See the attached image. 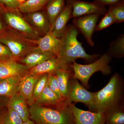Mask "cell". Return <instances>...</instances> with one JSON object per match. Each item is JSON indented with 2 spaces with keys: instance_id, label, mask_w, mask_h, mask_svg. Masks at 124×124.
Listing matches in <instances>:
<instances>
[{
  "instance_id": "obj_1",
  "label": "cell",
  "mask_w": 124,
  "mask_h": 124,
  "mask_svg": "<svg viewBox=\"0 0 124 124\" xmlns=\"http://www.w3.org/2000/svg\"><path fill=\"white\" fill-rule=\"evenodd\" d=\"M80 32L73 24L67 26L66 31L60 38L62 42V52L59 59L64 65L71 66L77 59L90 62L99 57L98 54H88L77 39Z\"/></svg>"
},
{
  "instance_id": "obj_2",
  "label": "cell",
  "mask_w": 124,
  "mask_h": 124,
  "mask_svg": "<svg viewBox=\"0 0 124 124\" xmlns=\"http://www.w3.org/2000/svg\"><path fill=\"white\" fill-rule=\"evenodd\" d=\"M121 83L118 74H114L104 88L94 93L93 112H101L106 115L117 108L122 95Z\"/></svg>"
},
{
  "instance_id": "obj_3",
  "label": "cell",
  "mask_w": 124,
  "mask_h": 124,
  "mask_svg": "<svg viewBox=\"0 0 124 124\" xmlns=\"http://www.w3.org/2000/svg\"><path fill=\"white\" fill-rule=\"evenodd\" d=\"M70 104L67 102L55 109L33 103L29 108L30 117L37 124H75Z\"/></svg>"
},
{
  "instance_id": "obj_4",
  "label": "cell",
  "mask_w": 124,
  "mask_h": 124,
  "mask_svg": "<svg viewBox=\"0 0 124 124\" xmlns=\"http://www.w3.org/2000/svg\"><path fill=\"white\" fill-rule=\"evenodd\" d=\"M37 40L24 37L6 28L0 32V43L6 46L19 61L37 46Z\"/></svg>"
},
{
  "instance_id": "obj_5",
  "label": "cell",
  "mask_w": 124,
  "mask_h": 124,
  "mask_svg": "<svg viewBox=\"0 0 124 124\" xmlns=\"http://www.w3.org/2000/svg\"><path fill=\"white\" fill-rule=\"evenodd\" d=\"M111 59L112 56L107 53L89 64L83 65L74 62L71 66L74 72L72 78L79 80L86 87L89 79L95 72L100 71L106 75L111 73V68L109 64Z\"/></svg>"
},
{
  "instance_id": "obj_6",
  "label": "cell",
  "mask_w": 124,
  "mask_h": 124,
  "mask_svg": "<svg viewBox=\"0 0 124 124\" xmlns=\"http://www.w3.org/2000/svg\"><path fill=\"white\" fill-rule=\"evenodd\" d=\"M1 11L8 29L32 40H37L42 37L27 22L18 9L5 8L2 9Z\"/></svg>"
},
{
  "instance_id": "obj_7",
  "label": "cell",
  "mask_w": 124,
  "mask_h": 124,
  "mask_svg": "<svg viewBox=\"0 0 124 124\" xmlns=\"http://www.w3.org/2000/svg\"><path fill=\"white\" fill-rule=\"evenodd\" d=\"M70 81V86L66 101L69 103L71 102H81L86 104L90 110L93 111L94 100V93L86 90L80 84L76 79Z\"/></svg>"
},
{
  "instance_id": "obj_8",
  "label": "cell",
  "mask_w": 124,
  "mask_h": 124,
  "mask_svg": "<svg viewBox=\"0 0 124 124\" xmlns=\"http://www.w3.org/2000/svg\"><path fill=\"white\" fill-rule=\"evenodd\" d=\"M100 15L97 14L87 15L74 18L73 25L84 37L90 46H94L93 40V34Z\"/></svg>"
},
{
  "instance_id": "obj_9",
  "label": "cell",
  "mask_w": 124,
  "mask_h": 124,
  "mask_svg": "<svg viewBox=\"0 0 124 124\" xmlns=\"http://www.w3.org/2000/svg\"><path fill=\"white\" fill-rule=\"evenodd\" d=\"M66 3L70 5L72 8L71 19L91 14L104 15L107 11L105 7L100 6L94 2L80 0H67Z\"/></svg>"
},
{
  "instance_id": "obj_10",
  "label": "cell",
  "mask_w": 124,
  "mask_h": 124,
  "mask_svg": "<svg viewBox=\"0 0 124 124\" xmlns=\"http://www.w3.org/2000/svg\"><path fill=\"white\" fill-rule=\"evenodd\" d=\"M69 107L75 124H104L106 121L104 113L84 110L71 103L69 104Z\"/></svg>"
},
{
  "instance_id": "obj_11",
  "label": "cell",
  "mask_w": 124,
  "mask_h": 124,
  "mask_svg": "<svg viewBox=\"0 0 124 124\" xmlns=\"http://www.w3.org/2000/svg\"><path fill=\"white\" fill-rule=\"evenodd\" d=\"M29 70L16 59L0 61V80L14 77H23Z\"/></svg>"
},
{
  "instance_id": "obj_12",
  "label": "cell",
  "mask_w": 124,
  "mask_h": 124,
  "mask_svg": "<svg viewBox=\"0 0 124 124\" xmlns=\"http://www.w3.org/2000/svg\"><path fill=\"white\" fill-rule=\"evenodd\" d=\"M36 41V48L38 49L51 54L57 57H60L62 49V40L54 35L50 30Z\"/></svg>"
},
{
  "instance_id": "obj_13",
  "label": "cell",
  "mask_w": 124,
  "mask_h": 124,
  "mask_svg": "<svg viewBox=\"0 0 124 124\" xmlns=\"http://www.w3.org/2000/svg\"><path fill=\"white\" fill-rule=\"evenodd\" d=\"M24 14L23 16L27 22L41 37L50 31L51 25L45 10Z\"/></svg>"
},
{
  "instance_id": "obj_14",
  "label": "cell",
  "mask_w": 124,
  "mask_h": 124,
  "mask_svg": "<svg viewBox=\"0 0 124 124\" xmlns=\"http://www.w3.org/2000/svg\"><path fill=\"white\" fill-rule=\"evenodd\" d=\"M71 66L64 65L60 59L54 57L46 60L32 68L29 69L28 73L35 76L44 74L54 75L59 69Z\"/></svg>"
},
{
  "instance_id": "obj_15",
  "label": "cell",
  "mask_w": 124,
  "mask_h": 124,
  "mask_svg": "<svg viewBox=\"0 0 124 124\" xmlns=\"http://www.w3.org/2000/svg\"><path fill=\"white\" fill-rule=\"evenodd\" d=\"M72 8L70 5L66 4L64 9L55 19L50 31L57 38L62 37L66 31L67 23L71 19Z\"/></svg>"
},
{
  "instance_id": "obj_16",
  "label": "cell",
  "mask_w": 124,
  "mask_h": 124,
  "mask_svg": "<svg viewBox=\"0 0 124 124\" xmlns=\"http://www.w3.org/2000/svg\"><path fill=\"white\" fill-rule=\"evenodd\" d=\"M40 75L35 76L28 72L20 80L18 93L22 95L29 104H33V93L34 86Z\"/></svg>"
},
{
  "instance_id": "obj_17",
  "label": "cell",
  "mask_w": 124,
  "mask_h": 124,
  "mask_svg": "<svg viewBox=\"0 0 124 124\" xmlns=\"http://www.w3.org/2000/svg\"><path fill=\"white\" fill-rule=\"evenodd\" d=\"M54 57H57L51 54L40 51L36 46L19 61L30 69L46 60Z\"/></svg>"
},
{
  "instance_id": "obj_18",
  "label": "cell",
  "mask_w": 124,
  "mask_h": 124,
  "mask_svg": "<svg viewBox=\"0 0 124 124\" xmlns=\"http://www.w3.org/2000/svg\"><path fill=\"white\" fill-rule=\"evenodd\" d=\"M25 99L18 92L16 93L11 97L8 103V106L13 108L21 117L23 122L29 119V109Z\"/></svg>"
},
{
  "instance_id": "obj_19",
  "label": "cell",
  "mask_w": 124,
  "mask_h": 124,
  "mask_svg": "<svg viewBox=\"0 0 124 124\" xmlns=\"http://www.w3.org/2000/svg\"><path fill=\"white\" fill-rule=\"evenodd\" d=\"M22 78L14 77L0 80V95L10 98L18 92L19 85Z\"/></svg>"
},
{
  "instance_id": "obj_20",
  "label": "cell",
  "mask_w": 124,
  "mask_h": 124,
  "mask_svg": "<svg viewBox=\"0 0 124 124\" xmlns=\"http://www.w3.org/2000/svg\"><path fill=\"white\" fill-rule=\"evenodd\" d=\"M72 67L59 69L54 74L57 78L60 92L63 98L66 100L70 88V81Z\"/></svg>"
},
{
  "instance_id": "obj_21",
  "label": "cell",
  "mask_w": 124,
  "mask_h": 124,
  "mask_svg": "<svg viewBox=\"0 0 124 124\" xmlns=\"http://www.w3.org/2000/svg\"><path fill=\"white\" fill-rule=\"evenodd\" d=\"M66 0H50L46 5L45 10L51 27L57 16L66 6Z\"/></svg>"
},
{
  "instance_id": "obj_22",
  "label": "cell",
  "mask_w": 124,
  "mask_h": 124,
  "mask_svg": "<svg viewBox=\"0 0 124 124\" xmlns=\"http://www.w3.org/2000/svg\"><path fill=\"white\" fill-rule=\"evenodd\" d=\"M50 0H27L19 6L18 10L22 13L26 14L44 10Z\"/></svg>"
},
{
  "instance_id": "obj_23",
  "label": "cell",
  "mask_w": 124,
  "mask_h": 124,
  "mask_svg": "<svg viewBox=\"0 0 124 124\" xmlns=\"http://www.w3.org/2000/svg\"><path fill=\"white\" fill-rule=\"evenodd\" d=\"M62 101V100H60L55 93L50 88L47 82L42 92L35 100V103L38 105L42 104L54 105Z\"/></svg>"
},
{
  "instance_id": "obj_24",
  "label": "cell",
  "mask_w": 124,
  "mask_h": 124,
  "mask_svg": "<svg viewBox=\"0 0 124 124\" xmlns=\"http://www.w3.org/2000/svg\"><path fill=\"white\" fill-rule=\"evenodd\" d=\"M107 53L116 58L123 57L124 55V35L121 34L109 45Z\"/></svg>"
},
{
  "instance_id": "obj_25",
  "label": "cell",
  "mask_w": 124,
  "mask_h": 124,
  "mask_svg": "<svg viewBox=\"0 0 124 124\" xmlns=\"http://www.w3.org/2000/svg\"><path fill=\"white\" fill-rule=\"evenodd\" d=\"M107 124H124V113L117 108L110 111L105 115Z\"/></svg>"
},
{
  "instance_id": "obj_26",
  "label": "cell",
  "mask_w": 124,
  "mask_h": 124,
  "mask_svg": "<svg viewBox=\"0 0 124 124\" xmlns=\"http://www.w3.org/2000/svg\"><path fill=\"white\" fill-rule=\"evenodd\" d=\"M108 10L113 16L116 23L124 22V0L115 5L110 6Z\"/></svg>"
},
{
  "instance_id": "obj_27",
  "label": "cell",
  "mask_w": 124,
  "mask_h": 124,
  "mask_svg": "<svg viewBox=\"0 0 124 124\" xmlns=\"http://www.w3.org/2000/svg\"><path fill=\"white\" fill-rule=\"evenodd\" d=\"M8 111L4 116V124H22L23 121L13 108L8 106Z\"/></svg>"
},
{
  "instance_id": "obj_28",
  "label": "cell",
  "mask_w": 124,
  "mask_h": 124,
  "mask_svg": "<svg viewBox=\"0 0 124 124\" xmlns=\"http://www.w3.org/2000/svg\"><path fill=\"white\" fill-rule=\"evenodd\" d=\"M48 74H44L40 75L39 79L36 82L33 93V102H35L36 99L38 97L41 93L42 92L43 89L47 84V80Z\"/></svg>"
},
{
  "instance_id": "obj_29",
  "label": "cell",
  "mask_w": 124,
  "mask_h": 124,
  "mask_svg": "<svg viewBox=\"0 0 124 124\" xmlns=\"http://www.w3.org/2000/svg\"><path fill=\"white\" fill-rule=\"evenodd\" d=\"M100 22L95 27V31H102L113 23H115L113 16L108 10Z\"/></svg>"
},
{
  "instance_id": "obj_30",
  "label": "cell",
  "mask_w": 124,
  "mask_h": 124,
  "mask_svg": "<svg viewBox=\"0 0 124 124\" xmlns=\"http://www.w3.org/2000/svg\"><path fill=\"white\" fill-rule=\"evenodd\" d=\"M47 84L50 88L51 89L53 92L55 93L60 100H65L62 97V94L59 89L57 80L55 75L48 74L47 80Z\"/></svg>"
},
{
  "instance_id": "obj_31",
  "label": "cell",
  "mask_w": 124,
  "mask_h": 124,
  "mask_svg": "<svg viewBox=\"0 0 124 124\" xmlns=\"http://www.w3.org/2000/svg\"><path fill=\"white\" fill-rule=\"evenodd\" d=\"M13 59H15L8 48L6 46L0 43V61Z\"/></svg>"
},
{
  "instance_id": "obj_32",
  "label": "cell",
  "mask_w": 124,
  "mask_h": 124,
  "mask_svg": "<svg viewBox=\"0 0 124 124\" xmlns=\"http://www.w3.org/2000/svg\"><path fill=\"white\" fill-rule=\"evenodd\" d=\"M0 3L6 8L17 9L21 4L17 0H0Z\"/></svg>"
},
{
  "instance_id": "obj_33",
  "label": "cell",
  "mask_w": 124,
  "mask_h": 124,
  "mask_svg": "<svg viewBox=\"0 0 124 124\" xmlns=\"http://www.w3.org/2000/svg\"><path fill=\"white\" fill-rule=\"evenodd\" d=\"M124 0H94L93 2L100 6L105 7L108 6H110L115 5Z\"/></svg>"
},
{
  "instance_id": "obj_34",
  "label": "cell",
  "mask_w": 124,
  "mask_h": 124,
  "mask_svg": "<svg viewBox=\"0 0 124 124\" xmlns=\"http://www.w3.org/2000/svg\"><path fill=\"white\" fill-rule=\"evenodd\" d=\"M6 28V27L4 25H3L0 21V32L4 30Z\"/></svg>"
},
{
  "instance_id": "obj_35",
  "label": "cell",
  "mask_w": 124,
  "mask_h": 124,
  "mask_svg": "<svg viewBox=\"0 0 124 124\" xmlns=\"http://www.w3.org/2000/svg\"><path fill=\"white\" fill-rule=\"evenodd\" d=\"M22 124H35L32 121L30 120H28L25 122H23Z\"/></svg>"
},
{
  "instance_id": "obj_36",
  "label": "cell",
  "mask_w": 124,
  "mask_h": 124,
  "mask_svg": "<svg viewBox=\"0 0 124 124\" xmlns=\"http://www.w3.org/2000/svg\"><path fill=\"white\" fill-rule=\"evenodd\" d=\"M4 116L3 115H0V124H4Z\"/></svg>"
},
{
  "instance_id": "obj_37",
  "label": "cell",
  "mask_w": 124,
  "mask_h": 124,
  "mask_svg": "<svg viewBox=\"0 0 124 124\" xmlns=\"http://www.w3.org/2000/svg\"><path fill=\"white\" fill-rule=\"evenodd\" d=\"M17 0L21 4H23V2H25L26 0Z\"/></svg>"
},
{
  "instance_id": "obj_38",
  "label": "cell",
  "mask_w": 124,
  "mask_h": 124,
  "mask_svg": "<svg viewBox=\"0 0 124 124\" xmlns=\"http://www.w3.org/2000/svg\"><path fill=\"white\" fill-rule=\"evenodd\" d=\"M0 7H1V8H5V7L4 6L2 5V4H1L0 3Z\"/></svg>"
},
{
  "instance_id": "obj_39",
  "label": "cell",
  "mask_w": 124,
  "mask_h": 124,
  "mask_svg": "<svg viewBox=\"0 0 124 124\" xmlns=\"http://www.w3.org/2000/svg\"><path fill=\"white\" fill-rule=\"evenodd\" d=\"M1 8V7H0V9Z\"/></svg>"
}]
</instances>
